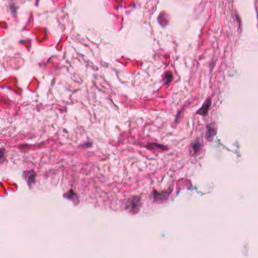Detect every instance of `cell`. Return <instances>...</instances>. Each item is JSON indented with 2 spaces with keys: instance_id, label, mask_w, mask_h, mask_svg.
I'll list each match as a JSON object with an SVG mask.
<instances>
[{
  "instance_id": "3",
  "label": "cell",
  "mask_w": 258,
  "mask_h": 258,
  "mask_svg": "<svg viewBox=\"0 0 258 258\" xmlns=\"http://www.w3.org/2000/svg\"><path fill=\"white\" fill-rule=\"evenodd\" d=\"M148 149L149 150H154L155 148H157V149L159 150H165L167 149V147L165 146H163V145H160V144H157V143H149L148 144L147 146H146Z\"/></svg>"
},
{
  "instance_id": "2",
  "label": "cell",
  "mask_w": 258,
  "mask_h": 258,
  "mask_svg": "<svg viewBox=\"0 0 258 258\" xmlns=\"http://www.w3.org/2000/svg\"><path fill=\"white\" fill-rule=\"evenodd\" d=\"M210 105H211V100H210V99H208V100H207L204 103L203 106H202V107L199 110H198V111L197 113H198V114H200V115H203V116H205V115H206V114L208 113V109H209Z\"/></svg>"
},
{
  "instance_id": "4",
  "label": "cell",
  "mask_w": 258,
  "mask_h": 258,
  "mask_svg": "<svg viewBox=\"0 0 258 258\" xmlns=\"http://www.w3.org/2000/svg\"><path fill=\"white\" fill-rule=\"evenodd\" d=\"M173 78V75L171 72H167L165 76V85H168L171 82Z\"/></svg>"
},
{
  "instance_id": "5",
  "label": "cell",
  "mask_w": 258,
  "mask_h": 258,
  "mask_svg": "<svg viewBox=\"0 0 258 258\" xmlns=\"http://www.w3.org/2000/svg\"><path fill=\"white\" fill-rule=\"evenodd\" d=\"M192 149H193V151H194L195 153H196V152L198 151V149H199L200 143L198 142V141H197V142H195L194 143L192 144Z\"/></svg>"
},
{
  "instance_id": "1",
  "label": "cell",
  "mask_w": 258,
  "mask_h": 258,
  "mask_svg": "<svg viewBox=\"0 0 258 258\" xmlns=\"http://www.w3.org/2000/svg\"><path fill=\"white\" fill-rule=\"evenodd\" d=\"M140 199L138 197H133L130 198L127 203V209L132 214H135L138 211L140 208Z\"/></svg>"
}]
</instances>
